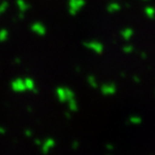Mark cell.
I'll use <instances>...</instances> for the list:
<instances>
[{
    "instance_id": "obj_1",
    "label": "cell",
    "mask_w": 155,
    "mask_h": 155,
    "mask_svg": "<svg viewBox=\"0 0 155 155\" xmlns=\"http://www.w3.org/2000/svg\"><path fill=\"white\" fill-rule=\"evenodd\" d=\"M84 0H69V11L71 14L74 15L84 5Z\"/></svg>"
},
{
    "instance_id": "obj_2",
    "label": "cell",
    "mask_w": 155,
    "mask_h": 155,
    "mask_svg": "<svg viewBox=\"0 0 155 155\" xmlns=\"http://www.w3.org/2000/svg\"><path fill=\"white\" fill-rule=\"evenodd\" d=\"M12 88L15 92H23L26 90V85H25L24 80L22 79H17V80L13 81L12 82Z\"/></svg>"
},
{
    "instance_id": "obj_3",
    "label": "cell",
    "mask_w": 155,
    "mask_h": 155,
    "mask_svg": "<svg viewBox=\"0 0 155 155\" xmlns=\"http://www.w3.org/2000/svg\"><path fill=\"white\" fill-rule=\"evenodd\" d=\"M69 94H71V91L67 90V88H63V87H61V88H57V95L58 97H59V99L61 100H65V97H67V99L70 100L72 97H69Z\"/></svg>"
},
{
    "instance_id": "obj_4",
    "label": "cell",
    "mask_w": 155,
    "mask_h": 155,
    "mask_svg": "<svg viewBox=\"0 0 155 155\" xmlns=\"http://www.w3.org/2000/svg\"><path fill=\"white\" fill-rule=\"evenodd\" d=\"M32 29H34L35 32H37V34L40 35V36L45 34V28H44V26L41 24H34L32 25Z\"/></svg>"
},
{
    "instance_id": "obj_5",
    "label": "cell",
    "mask_w": 155,
    "mask_h": 155,
    "mask_svg": "<svg viewBox=\"0 0 155 155\" xmlns=\"http://www.w3.org/2000/svg\"><path fill=\"white\" fill-rule=\"evenodd\" d=\"M87 46L90 48H92V50H94L95 52H97V53H101L102 51V45L100 43H98V42H92V43H88L87 44Z\"/></svg>"
},
{
    "instance_id": "obj_6",
    "label": "cell",
    "mask_w": 155,
    "mask_h": 155,
    "mask_svg": "<svg viewBox=\"0 0 155 155\" xmlns=\"http://www.w3.org/2000/svg\"><path fill=\"white\" fill-rule=\"evenodd\" d=\"M102 92L106 95H112L115 92V86L114 85H107V86L102 87Z\"/></svg>"
},
{
    "instance_id": "obj_7",
    "label": "cell",
    "mask_w": 155,
    "mask_h": 155,
    "mask_svg": "<svg viewBox=\"0 0 155 155\" xmlns=\"http://www.w3.org/2000/svg\"><path fill=\"white\" fill-rule=\"evenodd\" d=\"M24 82H25V85H26V90H35V83L31 79L27 78V79L24 80Z\"/></svg>"
},
{
    "instance_id": "obj_8",
    "label": "cell",
    "mask_w": 155,
    "mask_h": 155,
    "mask_svg": "<svg viewBox=\"0 0 155 155\" xmlns=\"http://www.w3.org/2000/svg\"><path fill=\"white\" fill-rule=\"evenodd\" d=\"M17 5H18L19 9L23 10V11L27 10V8H28V5H27V3L25 2L24 0H17Z\"/></svg>"
},
{
    "instance_id": "obj_9",
    "label": "cell",
    "mask_w": 155,
    "mask_h": 155,
    "mask_svg": "<svg viewBox=\"0 0 155 155\" xmlns=\"http://www.w3.org/2000/svg\"><path fill=\"white\" fill-rule=\"evenodd\" d=\"M122 35H123V37L125 39H129L131 37V35H133V31H131L130 29H125V30L122 32Z\"/></svg>"
},
{
    "instance_id": "obj_10",
    "label": "cell",
    "mask_w": 155,
    "mask_h": 155,
    "mask_svg": "<svg viewBox=\"0 0 155 155\" xmlns=\"http://www.w3.org/2000/svg\"><path fill=\"white\" fill-rule=\"evenodd\" d=\"M120 9V5H116V3H112L111 5H109V11L111 12V11H117V10Z\"/></svg>"
}]
</instances>
